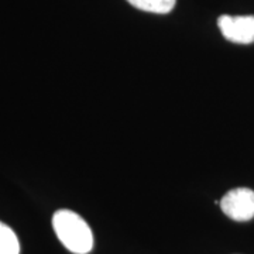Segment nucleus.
Segmentation results:
<instances>
[{"mask_svg": "<svg viewBox=\"0 0 254 254\" xmlns=\"http://www.w3.org/2000/svg\"><path fill=\"white\" fill-rule=\"evenodd\" d=\"M223 213L236 222H247L254 218V190L236 188L229 190L220 199Z\"/></svg>", "mask_w": 254, "mask_h": 254, "instance_id": "f03ea898", "label": "nucleus"}, {"mask_svg": "<svg viewBox=\"0 0 254 254\" xmlns=\"http://www.w3.org/2000/svg\"><path fill=\"white\" fill-rule=\"evenodd\" d=\"M218 26L223 37L237 44L254 43V16H227L223 14L218 20Z\"/></svg>", "mask_w": 254, "mask_h": 254, "instance_id": "7ed1b4c3", "label": "nucleus"}, {"mask_svg": "<svg viewBox=\"0 0 254 254\" xmlns=\"http://www.w3.org/2000/svg\"><path fill=\"white\" fill-rule=\"evenodd\" d=\"M0 254H20V243L16 233L0 222Z\"/></svg>", "mask_w": 254, "mask_h": 254, "instance_id": "39448f33", "label": "nucleus"}, {"mask_svg": "<svg viewBox=\"0 0 254 254\" xmlns=\"http://www.w3.org/2000/svg\"><path fill=\"white\" fill-rule=\"evenodd\" d=\"M133 7L155 14H167L174 9L177 0H127Z\"/></svg>", "mask_w": 254, "mask_h": 254, "instance_id": "20e7f679", "label": "nucleus"}, {"mask_svg": "<svg viewBox=\"0 0 254 254\" xmlns=\"http://www.w3.org/2000/svg\"><path fill=\"white\" fill-rule=\"evenodd\" d=\"M53 227L57 237L69 252L88 254L93 249V233L89 225L69 209H60L53 216Z\"/></svg>", "mask_w": 254, "mask_h": 254, "instance_id": "f257e3e1", "label": "nucleus"}]
</instances>
